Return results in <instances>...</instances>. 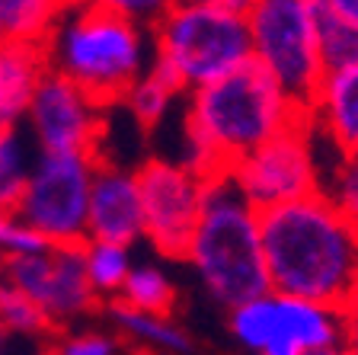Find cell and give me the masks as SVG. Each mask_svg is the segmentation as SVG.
I'll return each mask as SVG.
<instances>
[{
    "label": "cell",
    "mask_w": 358,
    "mask_h": 355,
    "mask_svg": "<svg viewBox=\"0 0 358 355\" xmlns=\"http://www.w3.org/2000/svg\"><path fill=\"white\" fill-rule=\"evenodd\" d=\"M268 288L343 307L358 288V224L323 193L259 211Z\"/></svg>",
    "instance_id": "cell-1"
},
{
    "label": "cell",
    "mask_w": 358,
    "mask_h": 355,
    "mask_svg": "<svg viewBox=\"0 0 358 355\" xmlns=\"http://www.w3.org/2000/svg\"><path fill=\"white\" fill-rule=\"evenodd\" d=\"M189 93L186 163L201 179L231 173L237 160L262 141L307 118V109H301L253 58Z\"/></svg>",
    "instance_id": "cell-2"
},
{
    "label": "cell",
    "mask_w": 358,
    "mask_h": 355,
    "mask_svg": "<svg viewBox=\"0 0 358 355\" xmlns=\"http://www.w3.org/2000/svg\"><path fill=\"white\" fill-rule=\"evenodd\" d=\"M186 263L224 311L268 291L259 208L246 199L231 173L205 179Z\"/></svg>",
    "instance_id": "cell-3"
},
{
    "label": "cell",
    "mask_w": 358,
    "mask_h": 355,
    "mask_svg": "<svg viewBox=\"0 0 358 355\" xmlns=\"http://www.w3.org/2000/svg\"><path fill=\"white\" fill-rule=\"evenodd\" d=\"M144 22L93 0H74L48 39L52 67L77 83L99 109L125 103L144 74Z\"/></svg>",
    "instance_id": "cell-4"
},
{
    "label": "cell",
    "mask_w": 358,
    "mask_h": 355,
    "mask_svg": "<svg viewBox=\"0 0 358 355\" xmlns=\"http://www.w3.org/2000/svg\"><path fill=\"white\" fill-rule=\"evenodd\" d=\"M154 71L176 93L195 90L253 58L246 10L215 4H176L150 22Z\"/></svg>",
    "instance_id": "cell-5"
},
{
    "label": "cell",
    "mask_w": 358,
    "mask_h": 355,
    "mask_svg": "<svg viewBox=\"0 0 358 355\" xmlns=\"http://www.w3.org/2000/svg\"><path fill=\"white\" fill-rule=\"evenodd\" d=\"M253 61H259L275 83L301 109L320 87L327 67L317 45L313 0H253L246 7Z\"/></svg>",
    "instance_id": "cell-6"
},
{
    "label": "cell",
    "mask_w": 358,
    "mask_h": 355,
    "mask_svg": "<svg viewBox=\"0 0 358 355\" xmlns=\"http://www.w3.org/2000/svg\"><path fill=\"white\" fill-rule=\"evenodd\" d=\"M231 333L250 355H304L343 340V317L339 307L268 288L231 307Z\"/></svg>",
    "instance_id": "cell-7"
},
{
    "label": "cell",
    "mask_w": 358,
    "mask_h": 355,
    "mask_svg": "<svg viewBox=\"0 0 358 355\" xmlns=\"http://www.w3.org/2000/svg\"><path fill=\"white\" fill-rule=\"evenodd\" d=\"M103 163V160H99ZM96 160L83 154H45L26 183L20 215L52 246L83 250L90 244L87 208Z\"/></svg>",
    "instance_id": "cell-8"
},
{
    "label": "cell",
    "mask_w": 358,
    "mask_h": 355,
    "mask_svg": "<svg viewBox=\"0 0 358 355\" xmlns=\"http://www.w3.org/2000/svg\"><path fill=\"white\" fill-rule=\"evenodd\" d=\"M231 176L259 211L320 193V167L313 154L310 118L294 122L285 132L262 141L243 160H237Z\"/></svg>",
    "instance_id": "cell-9"
},
{
    "label": "cell",
    "mask_w": 358,
    "mask_h": 355,
    "mask_svg": "<svg viewBox=\"0 0 358 355\" xmlns=\"http://www.w3.org/2000/svg\"><path fill=\"white\" fill-rule=\"evenodd\" d=\"M90 246V244H87ZM87 246L64 250V246H45V250H13L3 253V275L7 285L26 291L32 301L45 307L55 323L80 314L103 311V298L96 295L87 272Z\"/></svg>",
    "instance_id": "cell-10"
},
{
    "label": "cell",
    "mask_w": 358,
    "mask_h": 355,
    "mask_svg": "<svg viewBox=\"0 0 358 355\" xmlns=\"http://www.w3.org/2000/svg\"><path fill=\"white\" fill-rule=\"evenodd\" d=\"M138 193L144 211V237L160 256L186 259L195 221L201 211L205 179L189 163H170L160 157L144 160L138 170Z\"/></svg>",
    "instance_id": "cell-11"
},
{
    "label": "cell",
    "mask_w": 358,
    "mask_h": 355,
    "mask_svg": "<svg viewBox=\"0 0 358 355\" xmlns=\"http://www.w3.org/2000/svg\"><path fill=\"white\" fill-rule=\"evenodd\" d=\"M29 118L45 154H83L96 163L106 160V109H99L71 77L55 67L45 71L32 93Z\"/></svg>",
    "instance_id": "cell-12"
},
{
    "label": "cell",
    "mask_w": 358,
    "mask_h": 355,
    "mask_svg": "<svg viewBox=\"0 0 358 355\" xmlns=\"http://www.w3.org/2000/svg\"><path fill=\"white\" fill-rule=\"evenodd\" d=\"M87 234L90 240L131 246L144 234L141 193L134 173L122 170L115 163L103 160L93 170L90 183V208H87Z\"/></svg>",
    "instance_id": "cell-13"
},
{
    "label": "cell",
    "mask_w": 358,
    "mask_h": 355,
    "mask_svg": "<svg viewBox=\"0 0 358 355\" xmlns=\"http://www.w3.org/2000/svg\"><path fill=\"white\" fill-rule=\"evenodd\" d=\"M307 118L336 151L358 154V64L323 74Z\"/></svg>",
    "instance_id": "cell-14"
},
{
    "label": "cell",
    "mask_w": 358,
    "mask_h": 355,
    "mask_svg": "<svg viewBox=\"0 0 358 355\" xmlns=\"http://www.w3.org/2000/svg\"><path fill=\"white\" fill-rule=\"evenodd\" d=\"M52 67L48 42H0V128L29 109L32 93Z\"/></svg>",
    "instance_id": "cell-15"
},
{
    "label": "cell",
    "mask_w": 358,
    "mask_h": 355,
    "mask_svg": "<svg viewBox=\"0 0 358 355\" xmlns=\"http://www.w3.org/2000/svg\"><path fill=\"white\" fill-rule=\"evenodd\" d=\"M103 311L112 317V323L119 326V333L148 355H189L192 352V340H189L179 326L170 323V317H157V314L138 311L119 295H112L103 301Z\"/></svg>",
    "instance_id": "cell-16"
},
{
    "label": "cell",
    "mask_w": 358,
    "mask_h": 355,
    "mask_svg": "<svg viewBox=\"0 0 358 355\" xmlns=\"http://www.w3.org/2000/svg\"><path fill=\"white\" fill-rule=\"evenodd\" d=\"M74 0H0V29L3 42H48Z\"/></svg>",
    "instance_id": "cell-17"
},
{
    "label": "cell",
    "mask_w": 358,
    "mask_h": 355,
    "mask_svg": "<svg viewBox=\"0 0 358 355\" xmlns=\"http://www.w3.org/2000/svg\"><path fill=\"white\" fill-rule=\"evenodd\" d=\"M313 13H317V45H320L323 67L343 71L349 64H358V26L336 16L320 0H313Z\"/></svg>",
    "instance_id": "cell-18"
},
{
    "label": "cell",
    "mask_w": 358,
    "mask_h": 355,
    "mask_svg": "<svg viewBox=\"0 0 358 355\" xmlns=\"http://www.w3.org/2000/svg\"><path fill=\"white\" fill-rule=\"evenodd\" d=\"M122 301H128L138 311L157 314V317H170L176 307V285L170 281V275L157 266H141L131 269L119 291Z\"/></svg>",
    "instance_id": "cell-19"
},
{
    "label": "cell",
    "mask_w": 358,
    "mask_h": 355,
    "mask_svg": "<svg viewBox=\"0 0 358 355\" xmlns=\"http://www.w3.org/2000/svg\"><path fill=\"white\" fill-rule=\"evenodd\" d=\"M87 272H90V281L96 295L103 298H112L119 295L122 285H125L128 272V246L122 244H106V240H90L87 246Z\"/></svg>",
    "instance_id": "cell-20"
},
{
    "label": "cell",
    "mask_w": 358,
    "mask_h": 355,
    "mask_svg": "<svg viewBox=\"0 0 358 355\" xmlns=\"http://www.w3.org/2000/svg\"><path fill=\"white\" fill-rule=\"evenodd\" d=\"M173 97H179V93L164 81V77L157 74L154 67H150L148 74H141L138 81H134V87L128 90L125 106L131 109V116L138 118V125H141L144 132H150V128H157L160 125V118L166 116Z\"/></svg>",
    "instance_id": "cell-21"
},
{
    "label": "cell",
    "mask_w": 358,
    "mask_h": 355,
    "mask_svg": "<svg viewBox=\"0 0 358 355\" xmlns=\"http://www.w3.org/2000/svg\"><path fill=\"white\" fill-rule=\"evenodd\" d=\"M0 320L7 323V330H22V333H38V336L64 330L45 314L42 304L32 301L26 291L13 288V285H0Z\"/></svg>",
    "instance_id": "cell-22"
},
{
    "label": "cell",
    "mask_w": 358,
    "mask_h": 355,
    "mask_svg": "<svg viewBox=\"0 0 358 355\" xmlns=\"http://www.w3.org/2000/svg\"><path fill=\"white\" fill-rule=\"evenodd\" d=\"M26 183H29V176L22 173L13 125H3L0 128V215H20Z\"/></svg>",
    "instance_id": "cell-23"
},
{
    "label": "cell",
    "mask_w": 358,
    "mask_h": 355,
    "mask_svg": "<svg viewBox=\"0 0 358 355\" xmlns=\"http://www.w3.org/2000/svg\"><path fill=\"white\" fill-rule=\"evenodd\" d=\"M320 193L345 218H352L358 224V154H343L339 151V160L327 173H320Z\"/></svg>",
    "instance_id": "cell-24"
},
{
    "label": "cell",
    "mask_w": 358,
    "mask_h": 355,
    "mask_svg": "<svg viewBox=\"0 0 358 355\" xmlns=\"http://www.w3.org/2000/svg\"><path fill=\"white\" fill-rule=\"evenodd\" d=\"M0 246H10V250H45L52 246L38 230H32L29 224H16V218L0 215Z\"/></svg>",
    "instance_id": "cell-25"
},
{
    "label": "cell",
    "mask_w": 358,
    "mask_h": 355,
    "mask_svg": "<svg viewBox=\"0 0 358 355\" xmlns=\"http://www.w3.org/2000/svg\"><path fill=\"white\" fill-rule=\"evenodd\" d=\"M93 4L112 7V10H119V13L131 16V20L144 22V26H150V22H157L166 13V7H170L173 0H93Z\"/></svg>",
    "instance_id": "cell-26"
},
{
    "label": "cell",
    "mask_w": 358,
    "mask_h": 355,
    "mask_svg": "<svg viewBox=\"0 0 358 355\" xmlns=\"http://www.w3.org/2000/svg\"><path fill=\"white\" fill-rule=\"evenodd\" d=\"M339 317H343V340H339V346L349 355H358V288L339 307Z\"/></svg>",
    "instance_id": "cell-27"
},
{
    "label": "cell",
    "mask_w": 358,
    "mask_h": 355,
    "mask_svg": "<svg viewBox=\"0 0 358 355\" xmlns=\"http://www.w3.org/2000/svg\"><path fill=\"white\" fill-rule=\"evenodd\" d=\"M327 10H333L336 16L349 20L352 26H358V0H320Z\"/></svg>",
    "instance_id": "cell-28"
},
{
    "label": "cell",
    "mask_w": 358,
    "mask_h": 355,
    "mask_svg": "<svg viewBox=\"0 0 358 355\" xmlns=\"http://www.w3.org/2000/svg\"><path fill=\"white\" fill-rule=\"evenodd\" d=\"M176 4H215V7H234V10H246L253 0H176Z\"/></svg>",
    "instance_id": "cell-29"
},
{
    "label": "cell",
    "mask_w": 358,
    "mask_h": 355,
    "mask_svg": "<svg viewBox=\"0 0 358 355\" xmlns=\"http://www.w3.org/2000/svg\"><path fill=\"white\" fill-rule=\"evenodd\" d=\"M304 355H349V352H345V349L339 346V342H336V346H327V349H313V352H304Z\"/></svg>",
    "instance_id": "cell-30"
},
{
    "label": "cell",
    "mask_w": 358,
    "mask_h": 355,
    "mask_svg": "<svg viewBox=\"0 0 358 355\" xmlns=\"http://www.w3.org/2000/svg\"><path fill=\"white\" fill-rule=\"evenodd\" d=\"M3 346H7V323L0 320V355H3Z\"/></svg>",
    "instance_id": "cell-31"
},
{
    "label": "cell",
    "mask_w": 358,
    "mask_h": 355,
    "mask_svg": "<svg viewBox=\"0 0 358 355\" xmlns=\"http://www.w3.org/2000/svg\"><path fill=\"white\" fill-rule=\"evenodd\" d=\"M253 355H266V352H253Z\"/></svg>",
    "instance_id": "cell-32"
}]
</instances>
